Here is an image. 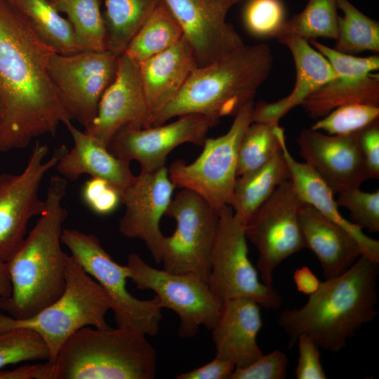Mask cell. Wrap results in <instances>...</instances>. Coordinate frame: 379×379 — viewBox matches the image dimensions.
Here are the masks:
<instances>
[{
  "label": "cell",
  "instance_id": "6da1fadb",
  "mask_svg": "<svg viewBox=\"0 0 379 379\" xmlns=\"http://www.w3.org/2000/svg\"><path fill=\"white\" fill-rule=\"evenodd\" d=\"M55 52L8 0H0V152L54 136L71 122L49 73Z\"/></svg>",
  "mask_w": 379,
  "mask_h": 379
},
{
  "label": "cell",
  "instance_id": "7a4b0ae2",
  "mask_svg": "<svg viewBox=\"0 0 379 379\" xmlns=\"http://www.w3.org/2000/svg\"><path fill=\"white\" fill-rule=\"evenodd\" d=\"M379 262L361 255L342 274L321 281L300 308L286 309L279 326L289 338V347L305 334L324 350L338 352L359 328L378 316Z\"/></svg>",
  "mask_w": 379,
  "mask_h": 379
},
{
  "label": "cell",
  "instance_id": "3957f363",
  "mask_svg": "<svg viewBox=\"0 0 379 379\" xmlns=\"http://www.w3.org/2000/svg\"><path fill=\"white\" fill-rule=\"evenodd\" d=\"M67 186L64 177H51L44 211L6 262L11 293L0 298V310L14 319L34 316L56 300L65 288L67 253L60 244L62 225L68 215L62 205Z\"/></svg>",
  "mask_w": 379,
  "mask_h": 379
},
{
  "label": "cell",
  "instance_id": "277c9868",
  "mask_svg": "<svg viewBox=\"0 0 379 379\" xmlns=\"http://www.w3.org/2000/svg\"><path fill=\"white\" fill-rule=\"evenodd\" d=\"M273 61L270 46L261 43L245 44L210 65L195 67L175 97L152 118L150 126L190 114L206 116L217 124L222 117L235 116L254 100Z\"/></svg>",
  "mask_w": 379,
  "mask_h": 379
},
{
  "label": "cell",
  "instance_id": "5b68a950",
  "mask_svg": "<svg viewBox=\"0 0 379 379\" xmlns=\"http://www.w3.org/2000/svg\"><path fill=\"white\" fill-rule=\"evenodd\" d=\"M157 354L147 335L131 328H81L62 345L53 379H154Z\"/></svg>",
  "mask_w": 379,
  "mask_h": 379
},
{
  "label": "cell",
  "instance_id": "8992f818",
  "mask_svg": "<svg viewBox=\"0 0 379 379\" xmlns=\"http://www.w3.org/2000/svg\"><path fill=\"white\" fill-rule=\"evenodd\" d=\"M65 288L53 303L34 316L16 319L0 312V333L17 328L36 331L47 345L54 363L64 343L77 331L86 326L98 329L110 328L106 314L111 310L109 295L104 288L67 254Z\"/></svg>",
  "mask_w": 379,
  "mask_h": 379
},
{
  "label": "cell",
  "instance_id": "52a82bcc",
  "mask_svg": "<svg viewBox=\"0 0 379 379\" xmlns=\"http://www.w3.org/2000/svg\"><path fill=\"white\" fill-rule=\"evenodd\" d=\"M61 242L109 295L117 327L131 328L147 336L158 333L163 319L158 298L140 300L131 294L126 288L130 275L127 265L116 262L95 234L65 228Z\"/></svg>",
  "mask_w": 379,
  "mask_h": 379
},
{
  "label": "cell",
  "instance_id": "ba28073f",
  "mask_svg": "<svg viewBox=\"0 0 379 379\" xmlns=\"http://www.w3.org/2000/svg\"><path fill=\"white\" fill-rule=\"evenodd\" d=\"M218 223L210 258L208 286L222 302L251 298L261 307L277 310L282 298L273 286L260 279L248 257L244 223L230 206L218 211Z\"/></svg>",
  "mask_w": 379,
  "mask_h": 379
},
{
  "label": "cell",
  "instance_id": "9c48e42d",
  "mask_svg": "<svg viewBox=\"0 0 379 379\" xmlns=\"http://www.w3.org/2000/svg\"><path fill=\"white\" fill-rule=\"evenodd\" d=\"M254 100L247 102L234 116L226 133L206 138L202 152L190 164L178 159L168 168L175 187L190 190L218 211L231 206L241 142L252 123Z\"/></svg>",
  "mask_w": 379,
  "mask_h": 379
},
{
  "label": "cell",
  "instance_id": "30bf717a",
  "mask_svg": "<svg viewBox=\"0 0 379 379\" xmlns=\"http://www.w3.org/2000/svg\"><path fill=\"white\" fill-rule=\"evenodd\" d=\"M164 215L173 218L176 227L164 239L163 269L192 274L208 284L218 211L194 192L182 188L171 199Z\"/></svg>",
  "mask_w": 379,
  "mask_h": 379
},
{
  "label": "cell",
  "instance_id": "8fae6325",
  "mask_svg": "<svg viewBox=\"0 0 379 379\" xmlns=\"http://www.w3.org/2000/svg\"><path fill=\"white\" fill-rule=\"evenodd\" d=\"M129 279L139 290L152 291L162 308L179 317V337L195 336L200 328L211 331L220 316L222 303L211 291L208 284L189 274H176L154 268L136 253L128 256Z\"/></svg>",
  "mask_w": 379,
  "mask_h": 379
},
{
  "label": "cell",
  "instance_id": "7c38bea8",
  "mask_svg": "<svg viewBox=\"0 0 379 379\" xmlns=\"http://www.w3.org/2000/svg\"><path fill=\"white\" fill-rule=\"evenodd\" d=\"M305 203L291 179L281 183L244 225L247 239L258 253L256 269L260 279L272 286L276 268L305 248L299 220Z\"/></svg>",
  "mask_w": 379,
  "mask_h": 379
},
{
  "label": "cell",
  "instance_id": "4fadbf2b",
  "mask_svg": "<svg viewBox=\"0 0 379 379\" xmlns=\"http://www.w3.org/2000/svg\"><path fill=\"white\" fill-rule=\"evenodd\" d=\"M67 149L62 145L46 160L48 147L36 142L21 173L0 174V262L8 261L25 239L29 220L44 211L41 184Z\"/></svg>",
  "mask_w": 379,
  "mask_h": 379
},
{
  "label": "cell",
  "instance_id": "5bb4252c",
  "mask_svg": "<svg viewBox=\"0 0 379 379\" xmlns=\"http://www.w3.org/2000/svg\"><path fill=\"white\" fill-rule=\"evenodd\" d=\"M118 58L108 50L63 55L54 52L49 73L71 120L85 129L94 120L100 98L115 78Z\"/></svg>",
  "mask_w": 379,
  "mask_h": 379
},
{
  "label": "cell",
  "instance_id": "9a60e30c",
  "mask_svg": "<svg viewBox=\"0 0 379 379\" xmlns=\"http://www.w3.org/2000/svg\"><path fill=\"white\" fill-rule=\"evenodd\" d=\"M246 0H163L180 25L197 67L211 64L245 44L227 22L230 8Z\"/></svg>",
  "mask_w": 379,
  "mask_h": 379
},
{
  "label": "cell",
  "instance_id": "2e32d148",
  "mask_svg": "<svg viewBox=\"0 0 379 379\" xmlns=\"http://www.w3.org/2000/svg\"><path fill=\"white\" fill-rule=\"evenodd\" d=\"M179 117L165 125L122 128L113 136L107 148L119 159L129 163L137 161L141 171H156L165 166L167 156L178 146L186 142L203 146L209 129L218 124L199 114Z\"/></svg>",
  "mask_w": 379,
  "mask_h": 379
},
{
  "label": "cell",
  "instance_id": "e0dca14e",
  "mask_svg": "<svg viewBox=\"0 0 379 379\" xmlns=\"http://www.w3.org/2000/svg\"><path fill=\"white\" fill-rule=\"evenodd\" d=\"M315 47L329 62L336 77L301 103L311 118H321L347 104L379 106V75L373 73L379 69L378 55L358 57L321 43Z\"/></svg>",
  "mask_w": 379,
  "mask_h": 379
},
{
  "label": "cell",
  "instance_id": "ac0fdd59",
  "mask_svg": "<svg viewBox=\"0 0 379 379\" xmlns=\"http://www.w3.org/2000/svg\"><path fill=\"white\" fill-rule=\"evenodd\" d=\"M175 187L164 166L151 172L140 171L121 194L125 211L119 222V231L128 238L141 240L157 263L161 262L165 237L160 220Z\"/></svg>",
  "mask_w": 379,
  "mask_h": 379
},
{
  "label": "cell",
  "instance_id": "d6986e66",
  "mask_svg": "<svg viewBox=\"0 0 379 379\" xmlns=\"http://www.w3.org/2000/svg\"><path fill=\"white\" fill-rule=\"evenodd\" d=\"M359 132L328 135L304 128L298 137L300 154L305 163L334 194L360 188L370 179L358 145Z\"/></svg>",
  "mask_w": 379,
  "mask_h": 379
},
{
  "label": "cell",
  "instance_id": "ffe728a7",
  "mask_svg": "<svg viewBox=\"0 0 379 379\" xmlns=\"http://www.w3.org/2000/svg\"><path fill=\"white\" fill-rule=\"evenodd\" d=\"M149 119L139 64L124 53L118 58L115 78L102 94L94 120L84 131L107 147L121 128L149 127Z\"/></svg>",
  "mask_w": 379,
  "mask_h": 379
},
{
  "label": "cell",
  "instance_id": "44dd1931",
  "mask_svg": "<svg viewBox=\"0 0 379 379\" xmlns=\"http://www.w3.org/2000/svg\"><path fill=\"white\" fill-rule=\"evenodd\" d=\"M288 47L295 67V82L291 93L274 102H260L254 105L252 122H274L301 103L336 75L327 59L309 41L294 35L277 38Z\"/></svg>",
  "mask_w": 379,
  "mask_h": 379
},
{
  "label": "cell",
  "instance_id": "7402d4cb",
  "mask_svg": "<svg viewBox=\"0 0 379 379\" xmlns=\"http://www.w3.org/2000/svg\"><path fill=\"white\" fill-rule=\"evenodd\" d=\"M260 307L247 298L230 299L222 303L211 330L215 357L233 362L236 368H243L263 354L257 343L262 326Z\"/></svg>",
  "mask_w": 379,
  "mask_h": 379
},
{
  "label": "cell",
  "instance_id": "603a6c76",
  "mask_svg": "<svg viewBox=\"0 0 379 379\" xmlns=\"http://www.w3.org/2000/svg\"><path fill=\"white\" fill-rule=\"evenodd\" d=\"M74 142L73 147L61 156L55 166L65 179H78L82 175L102 178L121 193L131 184L135 176L130 163L112 154L107 147L72 122L66 125Z\"/></svg>",
  "mask_w": 379,
  "mask_h": 379
},
{
  "label": "cell",
  "instance_id": "cb8c5ba5",
  "mask_svg": "<svg viewBox=\"0 0 379 379\" xmlns=\"http://www.w3.org/2000/svg\"><path fill=\"white\" fill-rule=\"evenodd\" d=\"M299 220L305 248L317 258L325 279L347 270L362 255L357 241L313 206L304 204Z\"/></svg>",
  "mask_w": 379,
  "mask_h": 379
},
{
  "label": "cell",
  "instance_id": "d4e9b609",
  "mask_svg": "<svg viewBox=\"0 0 379 379\" xmlns=\"http://www.w3.org/2000/svg\"><path fill=\"white\" fill-rule=\"evenodd\" d=\"M138 64L150 126L152 118L175 97L197 65L184 37L172 47Z\"/></svg>",
  "mask_w": 379,
  "mask_h": 379
},
{
  "label": "cell",
  "instance_id": "484cf974",
  "mask_svg": "<svg viewBox=\"0 0 379 379\" xmlns=\"http://www.w3.org/2000/svg\"><path fill=\"white\" fill-rule=\"evenodd\" d=\"M280 141L290 179L303 202L347 231L358 243L363 255L379 262V241L366 235L361 228L340 213L331 188L308 165L296 161L290 153L284 130L280 134Z\"/></svg>",
  "mask_w": 379,
  "mask_h": 379
},
{
  "label": "cell",
  "instance_id": "4316f807",
  "mask_svg": "<svg viewBox=\"0 0 379 379\" xmlns=\"http://www.w3.org/2000/svg\"><path fill=\"white\" fill-rule=\"evenodd\" d=\"M290 178L282 150L260 167L237 177L230 206L234 215L245 225L253 213Z\"/></svg>",
  "mask_w": 379,
  "mask_h": 379
},
{
  "label": "cell",
  "instance_id": "83f0119b",
  "mask_svg": "<svg viewBox=\"0 0 379 379\" xmlns=\"http://www.w3.org/2000/svg\"><path fill=\"white\" fill-rule=\"evenodd\" d=\"M182 28L161 0L127 46L124 54L140 63L176 44Z\"/></svg>",
  "mask_w": 379,
  "mask_h": 379
},
{
  "label": "cell",
  "instance_id": "f1b7e54d",
  "mask_svg": "<svg viewBox=\"0 0 379 379\" xmlns=\"http://www.w3.org/2000/svg\"><path fill=\"white\" fill-rule=\"evenodd\" d=\"M160 1L104 0L107 50L117 56L124 54Z\"/></svg>",
  "mask_w": 379,
  "mask_h": 379
},
{
  "label": "cell",
  "instance_id": "f546056e",
  "mask_svg": "<svg viewBox=\"0 0 379 379\" xmlns=\"http://www.w3.org/2000/svg\"><path fill=\"white\" fill-rule=\"evenodd\" d=\"M13 4L36 35L55 52L63 55L79 52L71 24L50 0H14Z\"/></svg>",
  "mask_w": 379,
  "mask_h": 379
},
{
  "label": "cell",
  "instance_id": "4dcf8cb0",
  "mask_svg": "<svg viewBox=\"0 0 379 379\" xmlns=\"http://www.w3.org/2000/svg\"><path fill=\"white\" fill-rule=\"evenodd\" d=\"M67 15L79 52L106 48V28L100 11V0H50Z\"/></svg>",
  "mask_w": 379,
  "mask_h": 379
},
{
  "label": "cell",
  "instance_id": "1f68e13d",
  "mask_svg": "<svg viewBox=\"0 0 379 379\" xmlns=\"http://www.w3.org/2000/svg\"><path fill=\"white\" fill-rule=\"evenodd\" d=\"M338 8L343 13L338 18V31L334 49L353 55L363 51L379 52V22L368 18L349 0H337Z\"/></svg>",
  "mask_w": 379,
  "mask_h": 379
},
{
  "label": "cell",
  "instance_id": "d6a6232c",
  "mask_svg": "<svg viewBox=\"0 0 379 379\" xmlns=\"http://www.w3.org/2000/svg\"><path fill=\"white\" fill-rule=\"evenodd\" d=\"M283 131L279 123L252 122L239 147L237 177L260 167L279 152Z\"/></svg>",
  "mask_w": 379,
  "mask_h": 379
},
{
  "label": "cell",
  "instance_id": "836d02e7",
  "mask_svg": "<svg viewBox=\"0 0 379 379\" xmlns=\"http://www.w3.org/2000/svg\"><path fill=\"white\" fill-rule=\"evenodd\" d=\"M337 0H309L298 14L286 20L278 38L294 35L309 41L319 37L335 39L338 31Z\"/></svg>",
  "mask_w": 379,
  "mask_h": 379
},
{
  "label": "cell",
  "instance_id": "e575fe53",
  "mask_svg": "<svg viewBox=\"0 0 379 379\" xmlns=\"http://www.w3.org/2000/svg\"><path fill=\"white\" fill-rule=\"evenodd\" d=\"M49 349L34 330L17 328L0 333V368L21 361L46 360Z\"/></svg>",
  "mask_w": 379,
  "mask_h": 379
},
{
  "label": "cell",
  "instance_id": "d590c367",
  "mask_svg": "<svg viewBox=\"0 0 379 379\" xmlns=\"http://www.w3.org/2000/svg\"><path fill=\"white\" fill-rule=\"evenodd\" d=\"M379 119V106L347 104L339 106L321 117L311 129L328 135H348L359 132Z\"/></svg>",
  "mask_w": 379,
  "mask_h": 379
},
{
  "label": "cell",
  "instance_id": "8d00e7d4",
  "mask_svg": "<svg viewBox=\"0 0 379 379\" xmlns=\"http://www.w3.org/2000/svg\"><path fill=\"white\" fill-rule=\"evenodd\" d=\"M243 22L246 29L257 38H277L286 21L281 0H246Z\"/></svg>",
  "mask_w": 379,
  "mask_h": 379
},
{
  "label": "cell",
  "instance_id": "74e56055",
  "mask_svg": "<svg viewBox=\"0 0 379 379\" xmlns=\"http://www.w3.org/2000/svg\"><path fill=\"white\" fill-rule=\"evenodd\" d=\"M338 206L350 211L352 222L372 232L379 231V190L364 192L360 188L338 194Z\"/></svg>",
  "mask_w": 379,
  "mask_h": 379
},
{
  "label": "cell",
  "instance_id": "f35d334b",
  "mask_svg": "<svg viewBox=\"0 0 379 379\" xmlns=\"http://www.w3.org/2000/svg\"><path fill=\"white\" fill-rule=\"evenodd\" d=\"M288 358L277 350L262 354L253 363L243 368H235L230 379H284L286 378Z\"/></svg>",
  "mask_w": 379,
  "mask_h": 379
},
{
  "label": "cell",
  "instance_id": "ab89813d",
  "mask_svg": "<svg viewBox=\"0 0 379 379\" xmlns=\"http://www.w3.org/2000/svg\"><path fill=\"white\" fill-rule=\"evenodd\" d=\"M81 196L94 213L105 215L114 212L121 203V193L106 180L91 178L84 185Z\"/></svg>",
  "mask_w": 379,
  "mask_h": 379
},
{
  "label": "cell",
  "instance_id": "60d3db41",
  "mask_svg": "<svg viewBox=\"0 0 379 379\" xmlns=\"http://www.w3.org/2000/svg\"><path fill=\"white\" fill-rule=\"evenodd\" d=\"M296 343L298 346V359L295 371L296 378H327L321 362L320 348L317 345L305 334L298 337Z\"/></svg>",
  "mask_w": 379,
  "mask_h": 379
},
{
  "label": "cell",
  "instance_id": "b9f144b4",
  "mask_svg": "<svg viewBox=\"0 0 379 379\" xmlns=\"http://www.w3.org/2000/svg\"><path fill=\"white\" fill-rule=\"evenodd\" d=\"M358 145L370 178H379V120L358 134Z\"/></svg>",
  "mask_w": 379,
  "mask_h": 379
},
{
  "label": "cell",
  "instance_id": "7bdbcfd3",
  "mask_svg": "<svg viewBox=\"0 0 379 379\" xmlns=\"http://www.w3.org/2000/svg\"><path fill=\"white\" fill-rule=\"evenodd\" d=\"M235 364L228 360L215 357L210 362L192 371L178 374L176 379H230Z\"/></svg>",
  "mask_w": 379,
  "mask_h": 379
},
{
  "label": "cell",
  "instance_id": "ee69618b",
  "mask_svg": "<svg viewBox=\"0 0 379 379\" xmlns=\"http://www.w3.org/2000/svg\"><path fill=\"white\" fill-rule=\"evenodd\" d=\"M53 364L26 365L11 371H1L0 379H53Z\"/></svg>",
  "mask_w": 379,
  "mask_h": 379
},
{
  "label": "cell",
  "instance_id": "f6af8a7d",
  "mask_svg": "<svg viewBox=\"0 0 379 379\" xmlns=\"http://www.w3.org/2000/svg\"><path fill=\"white\" fill-rule=\"evenodd\" d=\"M293 280L298 292L307 295L314 293L321 284L317 276L306 266L298 268L294 272Z\"/></svg>",
  "mask_w": 379,
  "mask_h": 379
},
{
  "label": "cell",
  "instance_id": "bcb514c9",
  "mask_svg": "<svg viewBox=\"0 0 379 379\" xmlns=\"http://www.w3.org/2000/svg\"><path fill=\"white\" fill-rule=\"evenodd\" d=\"M11 293V284L6 264L0 262V298H8Z\"/></svg>",
  "mask_w": 379,
  "mask_h": 379
},
{
  "label": "cell",
  "instance_id": "7dc6e473",
  "mask_svg": "<svg viewBox=\"0 0 379 379\" xmlns=\"http://www.w3.org/2000/svg\"><path fill=\"white\" fill-rule=\"evenodd\" d=\"M1 104H0V124H1Z\"/></svg>",
  "mask_w": 379,
  "mask_h": 379
},
{
  "label": "cell",
  "instance_id": "c3c4849f",
  "mask_svg": "<svg viewBox=\"0 0 379 379\" xmlns=\"http://www.w3.org/2000/svg\"><path fill=\"white\" fill-rule=\"evenodd\" d=\"M9 1H11L12 4L13 3L14 0H8Z\"/></svg>",
  "mask_w": 379,
  "mask_h": 379
}]
</instances>
